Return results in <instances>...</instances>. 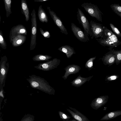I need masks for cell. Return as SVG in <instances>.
<instances>
[{
	"mask_svg": "<svg viewBox=\"0 0 121 121\" xmlns=\"http://www.w3.org/2000/svg\"><path fill=\"white\" fill-rule=\"evenodd\" d=\"M26 79L32 88L37 89L49 94H55V91L47 81L43 78L35 75L29 76Z\"/></svg>",
	"mask_w": 121,
	"mask_h": 121,
	"instance_id": "6da1fadb",
	"label": "cell"
},
{
	"mask_svg": "<svg viewBox=\"0 0 121 121\" xmlns=\"http://www.w3.org/2000/svg\"><path fill=\"white\" fill-rule=\"evenodd\" d=\"M77 17L79 23L82 26L84 31L88 36L91 37V31L90 23L83 13L79 8L78 9Z\"/></svg>",
	"mask_w": 121,
	"mask_h": 121,
	"instance_id": "8992f818",
	"label": "cell"
},
{
	"mask_svg": "<svg viewBox=\"0 0 121 121\" xmlns=\"http://www.w3.org/2000/svg\"><path fill=\"white\" fill-rule=\"evenodd\" d=\"M93 76L92 75L88 77L83 78L79 75L71 82V85L77 87H80L86 82L89 81Z\"/></svg>",
	"mask_w": 121,
	"mask_h": 121,
	"instance_id": "2e32d148",
	"label": "cell"
},
{
	"mask_svg": "<svg viewBox=\"0 0 121 121\" xmlns=\"http://www.w3.org/2000/svg\"><path fill=\"white\" fill-rule=\"evenodd\" d=\"M21 9L22 13L25 17L26 22H28L29 19V11L27 2L26 0H22Z\"/></svg>",
	"mask_w": 121,
	"mask_h": 121,
	"instance_id": "d6986e66",
	"label": "cell"
},
{
	"mask_svg": "<svg viewBox=\"0 0 121 121\" xmlns=\"http://www.w3.org/2000/svg\"><path fill=\"white\" fill-rule=\"evenodd\" d=\"M58 50L65 53L68 58H70L73 55L76 53L73 48L68 45L62 46L59 48Z\"/></svg>",
	"mask_w": 121,
	"mask_h": 121,
	"instance_id": "ac0fdd59",
	"label": "cell"
},
{
	"mask_svg": "<svg viewBox=\"0 0 121 121\" xmlns=\"http://www.w3.org/2000/svg\"><path fill=\"white\" fill-rule=\"evenodd\" d=\"M60 61L59 59L55 58L52 60L39 63L34 67L43 71H49L57 68Z\"/></svg>",
	"mask_w": 121,
	"mask_h": 121,
	"instance_id": "52a82bcc",
	"label": "cell"
},
{
	"mask_svg": "<svg viewBox=\"0 0 121 121\" xmlns=\"http://www.w3.org/2000/svg\"><path fill=\"white\" fill-rule=\"evenodd\" d=\"M108 98V95H103L95 98L91 104V107L95 110H98L107 103Z\"/></svg>",
	"mask_w": 121,
	"mask_h": 121,
	"instance_id": "7c38bea8",
	"label": "cell"
},
{
	"mask_svg": "<svg viewBox=\"0 0 121 121\" xmlns=\"http://www.w3.org/2000/svg\"><path fill=\"white\" fill-rule=\"evenodd\" d=\"M96 57L91 58L89 59L86 62L85 65L86 68L90 70L93 68V64L94 60L96 59Z\"/></svg>",
	"mask_w": 121,
	"mask_h": 121,
	"instance_id": "d4e9b609",
	"label": "cell"
},
{
	"mask_svg": "<svg viewBox=\"0 0 121 121\" xmlns=\"http://www.w3.org/2000/svg\"><path fill=\"white\" fill-rule=\"evenodd\" d=\"M0 65V90H1L3 89V87L4 86L9 66L6 56H5L1 58Z\"/></svg>",
	"mask_w": 121,
	"mask_h": 121,
	"instance_id": "5b68a950",
	"label": "cell"
},
{
	"mask_svg": "<svg viewBox=\"0 0 121 121\" xmlns=\"http://www.w3.org/2000/svg\"><path fill=\"white\" fill-rule=\"evenodd\" d=\"M81 69L80 67L77 65L72 64L69 65L65 68V72L62 77L65 80L67 79L69 75L78 73Z\"/></svg>",
	"mask_w": 121,
	"mask_h": 121,
	"instance_id": "9a60e30c",
	"label": "cell"
},
{
	"mask_svg": "<svg viewBox=\"0 0 121 121\" xmlns=\"http://www.w3.org/2000/svg\"><path fill=\"white\" fill-rule=\"evenodd\" d=\"M47 9L55 24L60 29V32L63 34L66 35H68V33L67 30L60 18L57 16L54 11L51 9L50 7H47Z\"/></svg>",
	"mask_w": 121,
	"mask_h": 121,
	"instance_id": "9c48e42d",
	"label": "cell"
},
{
	"mask_svg": "<svg viewBox=\"0 0 121 121\" xmlns=\"http://www.w3.org/2000/svg\"><path fill=\"white\" fill-rule=\"evenodd\" d=\"M71 28L74 35L80 41L85 42L90 40L86 33L73 23H71Z\"/></svg>",
	"mask_w": 121,
	"mask_h": 121,
	"instance_id": "30bf717a",
	"label": "cell"
},
{
	"mask_svg": "<svg viewBox=\"0 0 121 121\" xmlns=\"http://www.w3.org/2000/svg\"><path fill=\"white\" fill-rule=\"evenodd\" d=\"M3 1L6 12V16L8 17L12 13L11 9L12 1L11 0H4Z\"/></svg>",
	"mask_w": 121,
	"mask_h": 121,
	"instance_id": "603a6c76",
	"label": "cell"
},
{
	"mask_svg": "<svg viewBox=\"0 0 121 121\" xmlns=\"http://www.w3.org/2000/svg\"><path fill=\"white\" fill-rule=\"evenodd\" d=\"M113 52L116 56L115 63L118 65L121 62V49L117 51L114 50Z\"/></svg>",
	"mask_w": 121,
	"mask_h": 121,
	"instance_id": "4316f807",
	"label": "cell"
},
{
	"mask_svg": "<svg viewBox=\"0 0 121 121\" xmlns=\"http://www.w3.org/2000/svg\"><path fill=\"white\" fill-rule=\"evenodd\" d=\"M52 57L47 55L39 54L34 56L32 58L33 60L35 61H48Z\"/></svg>",
	"mask_w": 121,
	"mask_h": 121,
	"instance_id": "7402d4cb",
	"label": "cell"
},
{
	"mask_svg": "<svg viewBox=\"0 0 121 121\" xmlns=\"http://www.w3.org/2000/svg\"><path fill=\"white\" fill-rule=\"evenodd\" d=\"M68 107L69 109L66 108V110L74 119L78 121H90L85 115L76 109Z\"/></svg>",
	"mask_w": 121,
	"mask_h": 121,
	"instance_id": "4fadbf2b",
	"label": "cell"
},
{
	"mask_svg": "<svg viewBox=\"0 0 121 121\" xmlns=\"http://www.w3.org/2000/svg\"><path fill=\"white\" fill-rule=\"evenodd\" d=\"M27 30L23 25L18 24L13 26L11 29L9 33V39L11 43L13 39L16 35H26Z\"/></svg>",
	"mask_w": 121,
	"mask_h": 121,
	"instance_id": "8fae6325",
	"label": "cell"
},
{
	"mask_svg": "<svg viewBox=\"0 0 121 121\" xmlns=\"http://www.w3.org/2000/svg\"><path fill=\"white\" fill-rule=\"evenodd\" d=\"M91 31V39L100 37L104 33V26L101 24L91 20L90 22Z\"/></svg>",
	"mask_w": 121,
	"mask_h": 121,
	"instance_id": "ba28073f",
	"label": "cell"
},
{
	"mask_svg": "<svg viewBox=\"0 0 121 121\" xmlns=\"http://www.w3.org/2000/svg\"><path fill=\"white\" fill-rule=\"evenodd\" d=\"M78 121L73 119L72 120H69L68 121Z\"/></svg>",
	"mask_w": 121,
	"mask_h": 121,
	"instance_id": "d6a6232c",
	"label": "cell"
},
{
	"mask_svg": "<svg viewBox=\"0 0 121 121\" xmlns=\"http://www.w3.org/2000/svg\"><path fill=\"white\" fill-rule=\"evenodd\" d=\"M114 49L110 51L105 54L102 58V60L105 65H112L115 62L116 56L114 53Z\"/></svg>",
	"mask_w": 121,
	"mask_h": 121,
	"instance_id": "5bb4252c",
	"label": "cell"
},
{
	"mask_svg": "<svg viewBox=\"0 0 121 121\" xmlns=\"http://www.w3.org/2000/svg\"><path fill=\"white\" fill-rule=\"evenodd\" d=\"M58 113L60 118L63 121H67L69 120L71 117L66 113L62 111H59Z\"/></svg>",
	"mask_w": 121,
	"mask_h": 121,
	"instance_id": "83f0119b",
	"label": "cell"
},
{
	"mask_svg": "<svg viewBox=\"0 0 121 121\" xmlns=\"http://www.w3.org/2000/svg\"><path fill=\"white\" fill-rule=\"evenodd\" d=\"M39 31L41 35L45 38H48L50 37V34L48 31L46 30L44 31L41 28H39Z\"/></svg>",
	"mask_w": 121,
	"mask_h": 121,
	"instance_id": "f546056e",
	"label": "cell"
},
{
	"mask_svg": "<svg viewBox=\"0 0 121 121\" xmlns=\"http://www.w3.org/2000/svg\"><path fill=\"white\" fill-rule=\"evenodd\" d=\"M38 16L39 19L41 22L47 23L48 19V16L41 5L39 6L38 12Z\"/></svg>",
	"mask_w": 121,
	"mask_h": 121,
	"instance_id": "ffe728a7",
	"label": "cell"
},
{
	"mask_svg": "<svg viewBox=\"0 0 121 121\" xmlns=\"http://www.w3.org/2000/svg\"><path fill=\"white\" fill-rule=\"evenodd\" d=\"M48 0H35L34 1L37 2H43L47 1Z\"/></svg>",
	"mask_w": 121,
	"mask_h": 121,
	"instance_id": "1f68e13d",
	"label": "cell"
},
{
	"mask_svg": "<svg viewBox=\"0 0 121 121\" xmlns=\"http://www.w3.org/2000/svg\"><path fill=\"white\" fill-rule=\"evenodd\" d=\"M99 44L104 46L108 47L110 50L121 44L117 36L106 27L104 26V33L99 39H96Z\"/></svg>",
	"mask_w": 121,
	"mask_h": 121,
	"instance_id": "7a4b0ae2",
	"label": "cell"
},
{
	"mask_svg": "<svg viewBox=\"0 0 121 121\" xmlns=\"http://www.w3.org/2000/svg\"><path fill=\"white\" fill-rule=\"evenodd\" d=\"M117 78V76L116 75H112L108 77L107 79L109 81L115 80Z\"/></svg>",
	"mask_w": 121,
	"mask_h": 121,
	"instance_id": "4dcf8cb0",
	"label": "cell"
},
{
	"mask_svg": "<svg viewBox=\"0 0 121 121\" xmlns=\"http://www.w3.org/2000/svg\"><path fill=\"white\" fill-rule=\"evenodd\" d=\"M112 10L121 18V6L118 4H113L110 6Z\"/></svg>",
	"mask_w": 121,
	"mask_h": 121,
	"instance_id": "cb8c5ba5",
	"label": "cell"
},
{
	"mask_svg": "<svg viewBox=\"0 0 121 121\" xmlns=\"http://www.w3.org/2000/svg\"><path fill=\"white\" fill-rule=\"evenodd\" d=\"M26 39V35H16L13 39L11 43L14 47H17L23 44Z\"/></svg>",
	"mask_w": 121,
	"mask_h": 121,
	"instance_id": "e0dca14e",
	"label": "cell"
},
{
	"mask_svg": "<svg viewBox=\"0 0 121 121\" xmlns=\"http://www.w3.org/2000/svg\"><path fill=\"white\" fill-rule=\"evenodd\" d=\"M110 26L113 31L117 36L121 37V33L118 29L112 23H110Z\"/></svg>",
	"mask_w": 121,
	"mask_h": 121,
	"instance_id": "f1b7e54d",
	"label": "cell"
},
{
	"mask_svg": "<svg viewBox=\"0 0 121 121\" xmlns=\"http://www.w3.org/2000/svg\"><path fill=\"white\" fill-rule=\"evenodd\" d=\"M0 46L3 49H5L7 48L6 43L2 31L0 30Z\"/></svg>",
	"mask_w": 121,
	"mask_h": 121,
	"instance_id": "484cf974",
	"label": "cell"
},
{
	"mask_svg": "<svg viewBox=\"0 0 121 121\" xmlns=\"http://www.w3.org/2000/svg\"><path fill=\"white\" fill-rule=\"evenodd\" d=\"M31 15V33L30 50H33L35 48L36 45L37 19L36 12L34 9H33L32 11Z\"/></svg>",
	"mask_w": 121,
	"mask_h": 121,
	"instance_id": "277c9868",
	"label": "cell"
},
{
	"mask_svg": "<svg viewBox=\"0 0 121 121\" xmlns=\"http://www.w3.org/2000/svg\"><path fill=\"white\" fill-rule=\"evenodd\" d=\"M81 6L91 17L95 18L98 21L102 22V15L103 14L96 5L90 3H84Z\"/></svg>",
	"mask_w": 121,
	"mask_h": 121,
	"instance_id": "3957f363",
	"label": "cell"
},
{
	"mask_svg": "<svg viewBox=\"0 0 121 121\" xmlns=\"http://www.w3.org/2000/svg\"><path fill=\"white\" fill-rule=\"evenodd\" d=\"M121 115V110H118L109 112L105 114L100 121L108 120L112 119Z\"/></svg>",
	"mask_w": 121,
	"mask_h": 121,
	"instance_id": "44dd1931",
	"label": "cell"
}]
</instances>
